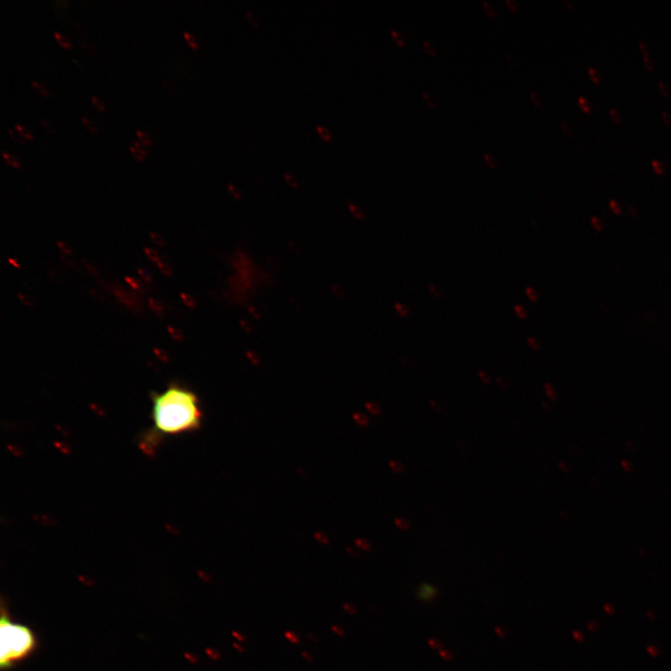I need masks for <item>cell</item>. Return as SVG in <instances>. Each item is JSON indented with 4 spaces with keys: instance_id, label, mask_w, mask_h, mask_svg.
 Here are the masks:
<instances>
[{
    "instance_id": "1f68e13d",
    "label": "cell",
    "mask_w": 671,
    "mask_h": 671,
    "mask_svg": "<svg viewBox=\"0 0 671 671\" xmlns=\"http://www.w3.org/2000/svg\"><path fill=\"white\" fill-rule=\"evenodd\" d=\"M609 113H610L611 117L615 122H621V113H619V111H617V110L613 109V107H612V109H610Z\"/></svg>"
},
{
    "instance_id": "bcb514c9",
    "label": "cell",
    "mask_w": 671,
    "mask_h": 671,
    "mask_svg": "<svg viewBox=\"0 0 671 671\" xmlns=\"http://www.w3.org/2000/svg\"><path fill=\"white\" fill-rule=\"evenodd\" d=\"M233 647H234L235 648H237V650H239L240 652H244L243 648H241L238 647V646H237V644H235V643H234V644H233Z\"/></svg>"
},
{
    "instance_id": "44dd1931",
    "label": "cell",
    "mask_w": 671,
    "mask_h": 671,
    "mask_svg": "<svg viewBox=\"0 0 671 671\" xmlns=\"http://www.w3.org/2000/svg\"><path fill=\"white\" fill-rule=\"evenodd\" d=\"M482 4H483V6H485V9L486 13L491 17H494V18L496 17L497 13L495 11V8L494 7V5L491 3L485 2H485H483Z\"/></svg>"
},
{
    "instance_id": "74e56055",
    "label": "cell",
    "mask_w": 671,
    "mask_h": 671,
    "mask_svg": "<svg viewBox=\"0 0 671 671\" xmlns=\"http://www.w3.org/2000/svg\"><path fill=\"white\" fill-rule=\"evenodd\" d=\"M397 524H398V526L402 530H408L411 527L409 521H407L405 520H400V521H398V523Z\"/></svg>"
},
{
    "instance_id": "f546056e",
    "label": "cell",
    "mask_w": 671,
    "mask_h": 671,
    "mask_svg": "<svg viewBox=\"0 0 671 671\" xmlns=\"http://www.w3.org/2000/svg\"><path fill=\"white\" fill-rule=\"evenodd\" d=\"M40 122L44 127V129H46V131H48L50 133H56L55 128H53V126L48 121L44 119H41Z\"/></svg>"
},
{
    "instance_id": "4fadbf2b",
    "label": "cell",
    "mask_w": 671,
    "mask_h": 671,
    "mask_svg": "<svg viewBox=\"0 0 671 671\" xmlns=\"http://www.w3.org/2000/svg\"><path fill=\"white\" fill-rule=\"evenodd\" d=\"M578 104H580L581 109L585 113H588L592 112V104H590L589 101L585 97L579 96L578 97Z\"/></svg>"
},
{
    "instance_id": "83f0119b",
    "label": "cell",
    "mask_w": 671,
    "mask_h": 671,
    "mask_svg": "<svg viewBox=\"0 0 671 671\" xmlns=\"http://www.w3.org/2000/svg\"><path fill=\"white\" fill-rule=\"evenodd\" d=\"M530 97H531L532 102L536 105H539V106L542 105V98L540 95V94H537L536 92H530Z\"/></svg>"
},
{
    "instance_id": "7402d4cb",
    "label": "cell",
    "mask_w": 671,
    "mask_h": 671,
    "mask_svg": "<svg viewBox=\"0 0 671 671\" xmlns=\"http://www.w3.org/2000/svg\"><path fill=\"white\" fill-rule=\"evenodd\" d=\"M479 379L482 381V383H485V385H490L492 383V379L490 377V375L485 371L480 370L478 372Z\"/></svg>"
},
{
    "instance_id": "9c48e42d",
    "label": "cell",
    "mask_w": 671,
    "mask_h": 671,
    "mask_svg": "<svg viewBox=\"0 0 671 671\" xmlns=\"http://www.w3.org/2000/svg\"><path fill=\"white\" fill-rule=\"evenodd\" d=\"M137 137L139 139V141H141L143 145L150 147L151 145V139L149 136V134L141 130L136 131Z\"/></svg>"
},
{
    "instance_id": "2e32d148",
    "label": "cell",
    "mask_w": 671,
    "mask_h": 671,
    "mask_svg": "<svg viewBox=\"0 0 671 671\" xmlns=\"http://www.w3.org/2000/svg\"><path fill=\"white\" fill-rule=\"evenodd\" d=\"M423 46L428 53H431V56L435 57L438 55V50L437 48L429 41H423Z\"/></svg>"
},
{
    "instance_id": "d590c367",
    "label": "cell",
    "mask_w": 671,
    "mask_h": 671,
    "mask_svg": "<svg viewBox=\"0 0 671 671\" xmlns=\"http://www.w3.org/2000/svg\"><path fill=\"white\" fill-rule=\"evenodd\" d=\"M286 638L293 643H299V638L291 632H286Z\"/></svg>"
},
{
    "instance_id": "d4e9b609",
    "label": "cell",
    "mask_w": 671,
    "mask_h": 671,
    "mask_svg": "<svg viewBox=\"0 0 671 671\" xmlns=\"http://www.w3.org/2000/svg\"><path fill=\"white\" fill-rule=\"evenodd\" d=\"M485 159L486 163L488 164V166L490 168H495L497 167L496 159H495V158L494 156L486 153L485 155Z\"/></svg>"
},
{
    "instance_id": "484cf974",
    "label": "cell",
    "mask_w": 671,
    "mask_h": 671,
    "mask_svg": "<svg viewBox=\"0 0 671 671\" xmlns=\"http://www.w3.org/2000/svg\"><path fill=\"white\" fill-rule=\"evenodd\" d=\"M561 129H562L563 131H565L567 134L568 137H572L573 136V129H572V127L570 126L569 123H567L566 122H561Z\"/></svg>"
},
{
    "instance_id": "e0dca14e",
    "label": "cell",
    "mask_w": 671,
    "mask_h": 671,
    "mask_svg": "<svg viewBox=\"0 0 671 671\" xmlns=\"http://www.w3.org/2000/svg\"><path fill=\"white\" fill-rule=\"evenodd\" d=\"M515 313L517 316L521 320H526L528 318V313L526 309L520 304L515 305Z\"/></svg>"
},
{
    "instance_id": "6da1fadb",
    "label": "cell",
    "mask_w": 671,
    "mask_h": 671,
    "mask_svg": "<svg viewBox=\"0 0 671 671\" xmlns=\"http://www.w3.org/2000/svg\"><path fill=\"white\" fill-rule=\"evenodd\" d=\"M151 420L152 426L141 440V448L148 453L166 438L200 429L203 422L200 400L193 391L173 385L152 395Z\"/></svg>"
},
{
    "instance_id": "8d00e7d4",
    "label": "cell",
    "mask_w": 671,
    "mask_h": 671,
    "mask_svg": "<svg viewBox=\"0 0 671 671\" xmlns=\"http://www.w3.org/2000/svg\"><path fill=\"white\" fill-rule=\"evenodd\" d=\"M546 392H547V394H548V395H549V397L550 399H552V400L555 399L556 393H555L554 389L552 388V386L549 385H548V384L546 385Z\"/></svg>"
},
{
    "instance_id": "9a60e30c",
    "label": "cell",
    "mask_w": 671,
    "mask_h": 671,
    "mask_svg": "<svg viewBox=\"0 0 671 671\" xmlns=\"http://www.w3.org/2000/svg\"><path fill=\"white\" fill-rule=\"evenodd\" d=\"M82 122H83V123H84L85 127H86V129H87L88 131H92V132H96V131H97V127H96L95 123V122H93V121H92L91 119H89V118H87V117L84 116V117L82 118Z\"/></svg>"
},
{
    "instance_id": "8992f818",
    "label": "cell",
    "mask_w": 671,
    "mask_h": 671,
    "mask_svg": "<svg viewBox=\"0 0 671 671\" xmlns=\"http://www.w3.org/2000/svg\"><path fill=\"white\" fill-rule=\"evenodd\" d=\"M14 127H15L16 131L20 134V136L23 140L33 141V139H34L33 133H32V131L29 128H26V127L22 126L20 124H15Z\"/></svg>"
},
{
    "instance_id": "b9f144b4",
    "label": "cell",
    "mask_w": 671,
    "mask_h": 671,
    "mask_svg": "<svg viewBox=\"0 0 671 671\" xmlns=\"http://www.w3.org/2000/svg\"><path fill=\"white\" fill-rule=\"evenodd\" d=\"M563 3H565V5H567V7H568V8H569L570 10H574V9H575V5H574V4H572V3L570 2V0H563Z\"/></svg>"
},
{
    "instance_id": "603a6c76",
    "label": "cell",
    "mask_w": 671,
    "mask_h": 671,
    "mask_svg": "<svg viewBox=\"0 0 671 671\" xmlns=\"http://www.w3.org/2000/svg\"><path fill=\"white\" fill-rule=\"evenodd\" d=\"M396 309L402 317H409L411 315L410 309L404 305L398 304L396 305Z\"/></svg>"
},
{
    "instance_id": "60d3db41",
    "label": "cell",
    "mask_w": 671,
    "mask_h": 671,
    "mask_svg": "<svg viewBox=\"0 0 671 671\" xmlns=\"http://www.w3.org/2000/svg\"><path fill=\"white\" fill-rule=\"evenodd\" d=\"M331 629L339 636H343L344 635V631L340 627L333 626Z\"/></svg>"
},
{
    "instance_id": "836d02e7",
    "label": "cell",
    "mask_w": 671,
    "mask_h": 671,
    "mask_svg": "<svg viewBox=\"0 0 671 671\" xmlns=\"http://www.w3.org/2000/svg\"><path fill=\"white\" fill-rule=\"evenodd\" d=\"M8 132L10 133V136L17 142L23 143V139L20 136V134L16 131L14 132L12 129H8Z\"/></svg>"
},
{
    "instance_id": "3957f363",
    "label": "cell",
    "mask_w": 671,
    "mask_h": 671,
    "mask_svg": "<svg viewBox=\"0 0 671 671\" xmlns=\"http://www.w3.org/2000/svg\"><path fill=\"white\" fill-rule=\"evenodd\" d=\"M147 148L148 147L143 145L141 141H132V144L129 147V150L134 159H138L139 162H143L149 153Z\"/></svg>"
},
{
    "instance_id": "7c38bea8",
    "label": "cell",
    "mask_w": 671,
    "mask_h": 671,
    "mask_svg": "<svg viewBox=\"0 0 671 671\" xmlns=\"http://www.w3.org/2000/svg\"><path fill=\"white\" fill-rule=\"evenodd\" d=\"M91 101L93 104L95 105V109L99 111L100 113H104L106 111V106L104 103L99 97L93 95L91 97Z\"/></svg>"
},
{
    "instance_id": "7bdbcfd3",
    "label": "cell",
    "mask_w": 671,
    "mask_h": 671,
    "mask_svg": "<svg viewBox=\"0 0 671 671\" xmlns=\"http://www.w3.org/2000/svg\"><path fill=\"white\" fill-rule=\"evenodd\" d=\"M248 17H249V21H250V22H251L252 23H254L255 25H257V23H258V22H257V20H256L255 16H254V15H253V14H251L250 12H249V13H248Z\"/></svg>"
},
{
    "instance_id": "277c9868",
    "label": "cell",
    "mask_w": 671,
    "mask_h": 671,
    "mask_svg": "<svg viewBox=\"0 0 671 671\" xmlns=\"http://www.w3.org/2000/svg\"><path fill=\"white\" fill-rule=\"evenodd\" d=\"M53 37H55L56 41L59 42V44L61 47H63L65 49H71L72 48V42L69 40V38L67 37L66 35H64V34H62V33H60L59 32H53Z\"/></svg>"
},
{
    "instance_id": "ac0fdd59",
    "label": "cell",
    "mask_w": 671,
    "mask_h": 671,
    "mask_svg": "<svg viewBox=\"0 0 671 671\" xmlns=\"http://www.w3.org/2000/svg\"><path fill=\"white\" fill-rule=\"evenodd\" d=\"M429 290H431V293L433 295V297H435L436 299H441L443 297V293L439 286L435 285H431L429 286Z\"/></svg>"
},
{
    "instance_id": "ba28073f",
    "label": "cell",
    "mask_w": 671,
    "mask_h": 671,
    "mask_svg": "<svg viewBox=\"0 0 671 671\" xmlns=\"http://www.w3.org/2000/svg\"><path fill=\"white\" fill-rule=\"evenodd\" d=\"M183 35L186 43L189 44L193 49L196 50L199 48V41L195 35L187 32H184Z\"/></svg>"
},
{
    "instance_id": "f6af8a7d",
    "label": "cell",
    "mask_w": 671,
    "mask_h": 671,
    "mask_svg": "<svg viewBox=\"0 0 671 671\" xmlns=\"http://www.w3.org/2000/svg\"><path fill=\"white\" fill-rule=\"evenodd\" d=\"M303 656H304V657L305 659H307V660H308V661H310V662L313 660V657H311V656H310L309 654L305 653V652H304V653H303Z\"/></svg>"
},
{
    "instance_id": "d6986e66",
    "label": "cell",
    "mask_w": 671,
    "mask_h": 671,
    "mask_svg": "<svg viewBox=\"0 0 671 671\" xmlns=\"http://www.w3.org/2000/svg\"><path fill=\"white\" fill-rule=\"evenodd\" d=\"M652 168H653L654 171H655V172H656L657 174H658V175H661V174H663V173H664V171H665V167H664V165H663V164H662L661 162H659V160H658V159H653V160H652Z\"/></svg>"
},
{
    "instance_id": "f35d334b",
    "label": "cell",
    "mask_w": 671,
    "mask_h": 671,
    "mask_svg": "<svg viewBox=\"0 0 671 671\" xmlns=\"http://www.w3.org/2000/svg\"><path fill=\"white\" fill-rule=\"evenodd\" d=\"M661 114H662V117H663V120H664L665 123H666V124H670V123H671V117H670V115L668 114V113H667V112H666V111H663V112L661 113Z\"/></svg>"
},
{
    "instance_id": "ab89813d",
    "label": "cell",
    "mask_w": 671,
    "mask_h": 671,
    "mask_svg": "<svg viewBox=\"0 0 671 671\" xmlns=\"http://www.w3.org/2000/svg\"><path fill=\"white\" fill-rule=\"evenodd\" d=\"M343 608L348 612H350V613H353V614L356 613V609L353 606H350L349 604H344L343 605Z\"/></svg>"
},
{
    "instance_id": "5b68a950",
    "label": "cell",
    "mask_w": 671,
    "mask_h": 671,
    "mask_svg": "<svg viewBox=\"0 0 671 671\" xmlns=\"http://www.w3.org/2000/svg\"><path fill=\"white\" fill-rule=\"evenodd\" d=\"M2 157L5 159V162L8 166L13 167V168H14L16 169H19L21 168V165L19 163V160L14 155H12L11 153H9L7 151H4L2 153Z\"/></svg>"
},
{
    "instance_id": "d6a6232c",
    "label": "cell",
    "mask_w": 671,
    "mask_h": 671,
    "mask_svg": "<svg viewBox=\"0 0 671 671\" xmlns=\"http://www.w3.org/2000/svg\"><path fill=\"white\" fill-rule=\"evenodd\" d=\"M643 61H644V64H646L647 68L649 70H653L654 69L655 65H654V62H653V60L651 59V56H643Z\"/></svg>"
},
{
    "instance_id": "ee69618b",
    "label": "cell",
    "mask_w": 671,
    "mask_h": 671,
    "mask_svg": "<svg viewBox=\"0 0 671 671\" xmlns=\"http://www.w3.org/2000/svg\"><path fill=\"white\" fill-rule=\"evenodd\" d=\"M232 635H233V636H234L235 638H237V639H239V641H243V640L245 639V638H244L243 636H240V635L239 633H237V632H232Z\"/></svg>"
},
{
    "instance_id": "4dcf8cb0",
    "label": "cell",
    "mask_w": 671,
    "mask_h": 671,
    "mask_svg": "<svg viewBox=\"0 0 671 671\" xmlns=\"http://www.w3.org/2000/svg\"><path fill=\"white\" fill-rule=\"evenodd\" d=\"M505 4L509 10H512V12H517L519 10L518 3L515 2V0H506Z\"/></svg>"
},
{
    "instance_id": "8fae6325",
    "label": "cell",
    "mask_w": 671,
    "mask_h": 671,
    "mask_svg": "<svg viewBox=\"0 0 671 671\" xmlns=\"http://www.w3.org/2000/svg\"><path fill=\"white\" fill-rule=\"evenodd\" d=\"M391 35L394 38V41L400 46H405L406 45V38L402 33L398 32L395 30L391 31Z\"/></svg>"
},
{
    "instance_id": "ffe728a7",
    "label": "cell",
    "mask_w": 671,
    "mask_h": 671,
    "mask_svg": "<svg viewBox=\"0 0 671 671\" xmlns=\"http://www.w3.org/2000/svg\"><path fill=\"white\" fill-rule=\"evenodd\" d=\"M588 74H589L590 77H592L594 80L595 83H600L601 75H600L599 71L595 68L589 67L588 68Z\"/></svg>"
},
{
    "instance_id": "4316f807",
    "label": "cell",
    "mask_w": 671,
    "mask_h": 671,
    "mask_svg": "<svg viewBox=\"0 0 671 671\" xmlns=\"http://www.w3.org/2000/svg\"><path fill=\"white\" fill-rule=\"evenodd\" d=\"M639 47L642 52L643 56H650L649 47L646 42L639 41Z\"/></svg>"
},
{
    "instance_id": "5bb4252c",
    "label": "cell",
    "mask_w": 671,
    "mask_h": 671,
    "mask_svg": "<svg viewBox=\"0 0 671 671\" xmlns=\"http://www.w3.org/2000/svg\"><path fill=\"white\" fill-rule=\"evenodd\" d=\"M528 299L532 302L536 303L539 301V294H537L536 290L530 286H528L525 290Z\"/></svg>"
},
{
    "instance_id": "7a4b0ae2",
    "label": "cell",
    "mask_w": 671,
    "mask_h": 671,
    "mask_svg": "<svg viewBox=\"0 0 671 671\" xmlns=\"http://www.w3.org/2000/svg\"><path fill=\"white\" fill-rule=\"evenodd\" d=\"M0 666L4 670L30 657L37 648L33 631L29 627L14 623L6 612L3 613L0 621Z\"/></svg>"
},
{
    "instance_id": "52a82bcc",
    "label": "cell",
    "mask_w": 671,
    "mask_h": 671,
    "mask_svg": "<svg viewBox=\"0 0 671 671\" xmlns=\"http://www.w3.org/2000/svg\"><path fill=\"white\" fill-rule=\"evenodd\" d=\"M316 131L319 133V136L323 139L326 141H332V134L331 131L323 125H317Z\"/></svg>"
},
{
    "instance_id": "e575fe53",
    "label": "cell",
    "mask_w": 671,
    "mask_h": 671,
    "mask_svg": "<svg viewBox=\"0 0 671 671\" xmlns=\"http://www.w3.org/2000/svg\"><path fill=\"white\" fill-rule=\"evenodd\" d=\"M658 87L664 95H669V87L666 83L662 82V80L658 83Z\"/></svg>"
},
{
    "instance_id": "cb8c5ba5",
    "label": "cell",
    "mask_w": 671,
    "mask_h": 671,
    "mask_svg": "<svg viewBox=\"0 0 671 671\" xmlns=\"http://www.w3.org/2000/svg\"><path fill=\"white\" fill-rule=\"evenodd\" d=\"M528 343H529V346L531 349H533V350H535V351H539L540 350V344L539 340H537L536 339L531 338V337H529L528 338Z\"/></svg>"
},
{
    "instance_id": "30bf717a",
    "label": "cell",
    "mask_w": 671,
    "mask_h": 671,
    "mask_svg": "<svg viewBox=\"0 0 671 671\" xmlns=\"http://www.w3.org/2000/svg\"><path fill=\"white\" fill-rule=\"evenodd\" d=\"M32 86L38 94L43 96H49L50 95V90L44 85L35 82V80H32Z\"/></svg>"
},
{
    "instance_id": "f1b7e54d",
    "label": "cell",
    "mask_w": 671,
    "mask_h": 671,
    "mask_svg": "<svg viewBox=\"0 0 671 671\" xmlns=\"http://www.w3.org/2000/svg\"><path fill=\"white\" fill-rule=\"evenodd\" d=\"M422 96L429 105H431V106L436 105V101L431 95H429L427 92H423Z\"/></svg>"
}]
</instances>
